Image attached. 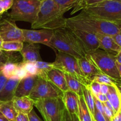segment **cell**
<instances>
[{
  "label": "cell",
  "mask_w": 121,
  "mask_h": 121,
  "mask_svg": "<svg viewBox=\"0 0 121 121\" xmlns=\"http://www.w3.org/2000/svg\"><path fill=\"white\" fill-rule=\"evenodd\" d=\"M0 36L3 41H20L24 42L22 29L17 26L15 21L9 17L8 14L5 22L0 27Z\"/></svg>",
  "instance_id": "8fae6325"
},
{
  "label": "cell",
  "mask_w": 121,
  "mask_h": 121,
  "mask_svg": "<svg viewBox=\"0 0 121 121\" xmlns=\"http://www.w3.org/2000/svg\"><path fill=\"white\" fill-rule=\"evenodd\" d=\"M28 76V74L27 72V71H26V69L24 67L23 63H18L17 68L16 70H15L14 77H16V78H17L20 80H21V79L26 78Z\"/></svg>",
  "instance_id": "1f68e13d"
},
{
  "label": "cell",
  "mask_w": 121,
  "mask_h": 121,
  "mask_svg": "<svg viewBox=\"0 0 121 121\" xmlns=\"http://www.w3.org/2000/svg\"><path fill=\"white\" fill-rule=\"evenodd\" d=\"M101 73L115 80L118 85L121 84V78L117 66L115 56L98 49L87 53Z\"/></svg>",
  "instance_id": "5b68a950"
},
{
  "label": "cell",
  "mask_w": 121,
  "mask_h": 121,
  "mask_svg": "<svg viewBox=\"0 0 121 121\" xmlns=\"http://www.w3.org/2000/svg\"><path fill=\"white\" fill-rule=\"evenodd\" d=\"M29 121H43L39 118V116L37 115L34 109L32 110L28 114Z\"/></svg>",
  "instance_id": "f35d334b"
},
{
  "label": "cell",
  "mask_w": 121,
  "mask_h": 121,
  "mask_svg": "<svg viewBox=\"0 0 121 121\" xmlns=\"http://www.w3.org/2000/svg\"><path fill=\"white\" fill-rule=\"evenodd\" d=\"M0 112L9 121H15L18 113L15 110L12 101L0 102Z\"/></svg>",
  "instance_id": "603a6c76"
},
{
  "label": "cell",
  "mask_w": 121,
  "mask_h": 121,
  "mask_svg": "<svg viewBox=\"0 0 121 121\" xmlns=\"http://www.w3.org/2000/svg\"><path fill=\"white\" fill-rule=\"evenodd\" d=\"M41 2V0H14L8 15L15 22L26 21L32 24L36 20Z\"/></svg>",
  "instance_id": "8992f818"
},
{
  "label": "cell",
  "mask_w": 121,
  "mask_h": 121,
  "mask_svg": "<svg viewBox=\"0 0 121 121\" xmlns=\"http://www.w3.org/2000/svg\"><path fill=\"white\" fill-rule=\"evenodd\" d=\"M78 61L82 73L91 82L92 81V79L96 74L101 73L87 54L86 56L78 59Z\"/></svg>",
  "instance_id": "9a60e30c"
},
{
  "label": "cell",
  "mask_w": 121,
  "mask_h": 121,
  "mask_svg": "<svg viewBox=\"0 0 121 121\" xmlns=\"http://www.w3.org/2000/svg\"><path fill=\"white\" fill-rule=\"evenodd\" d=\"M93 121H106L102 113L96 108H95L94 113L93 115Z\"/></svg>",
  "instance_id": "8d00e7d4"
},
{
  "label": "cell",
  "mask_w": 121,
  "mask_h": 121,
  "mask_svg": "<svg viewBox=\"0 0 121 121\" xmlns=\"http://www.w3.org/2000/svg\"><path fill=\"white\" fill-rule=\"evenodd\" d=\"M24 46V42L20 41H4L2 44V51L6 52H19L22 50Z\"/></svg>",
  "instance_id": "4316f807"
},
{
  "label": "cell",
  "mask_w": 121,
  "mask_h": 121,
  "mask_svg": "<svg viewBox=\"0 0 121 121\" xmlns=\"http://www.w3.org/2000/svg\"><path fill=\"white\" fill-rule=\"evenodd\" d=\"M93 99H94L95 108L103 114V112H104V109H103V103L99 101L94 95H93Z\"/></svg>",
  "instance_id": "ab89813d"
},
{
  "label": "cell",
  "mask_w": 121,
  "mask_h": 121,
  "mask_svg": "<svg viewBox=\"0 0 121 121\" xmlns=\"http://www.w3.org/2000/svg\"><path fill=\"white\" fill-rule=\"evenodd\" d=\"M4 65H5L4 63L0 62V74H1V73H2V70H3V68H4Z\"/></svg>",
  "instance_id": "db71d44e"
},
{
  "label": "cell",
  "mask_w": 121,
  "mask_h": 121,
  "mask_svg": "<svg viewBox=\"0 0 121 121\" xmlns=\"http://www.w3.org/2000/svg\"><path fill=\"white\" fill-rule=\"evenodd\" d=\"M12 102L18 113L20 112L28 115L33 109V106H34V100L28 96L22 98L14 97Z\"/></svg>",
  "instance_id": "ffe728a7"
},
{
  "label": "cell",
  "mask_w": 121,
  "mask_h": 121,
  "mask_svg": "<svg viewBox=\"0 0 121 121\" xmlns=\"http://www.w3.org/2000/svg\"><path fill=\"white\" fill-rule=\"evenodd\" d=\"M0 121H9L8 120V119H7V118H6V117H5V116L1 112H0Z\"/></svg>",
  "instance_id": "f907efd6"
},
{
  "label": "cell",
  "mask_w": 121,
  "mask_h": 121,
  "mask_svg": "<svg viewBox=\"0 0 121 121\" xmlns=\"http://www.w3.org/2000/svg\"><path fill=\"white\" fill-rule=\"evenodd\" d=\"M78 117L79 121H93L91 112L85 103L83 96H79Z\"/></svg>",
  "instance_id": "7402d4cb"
},
{
  "label": "cell",
  "mask_w": 121,
  "mask_h": 121,
  "mask_svg": "<svg viewBox=\"0 0 121 121\" xmlns=\"http://www.w3.org/2000/svg\"><path fill=\"white\" fill-rule=\"evenodd\" d=\"M119 87H121V85H119Z\"/></svg>",
  "instance_id": "91938a15"
},
{
  "label": "cell",
  "mask_w": 121,
  "mask_h": 121,
  "mask_svg": "<svg viewBox=\"0 0 121 121\" xmlns=\"http://www.w3.org/2000/svg\"><path fill=\"white\" fill-rule=\"evenodd\" d=\"M51 44L53 50L69 54L78 60L87 54L82 44L67 27L53 30Z\"/></svg>",
  "instance_id": "3957f363"
},
{
  "label": "cell",
  "mask_w": 121,
  "mask_h": 121,
  "mask_svg": "<svg viewBox=\"0 0 121 121\" xmlns=\"http://www.w3.org/2000/svg\"><path fill=\"white\" fill-rule=\"evenodd\" d=\"M63 92L47 79L38 77L30 98L33 100L50 98H62Z\"/></svg>",
  "instance_id": "9c48e42d"
},
{
  "label": "cell",
  "mask_w": 121,
  "mask_h": 121,
  "mask_svg": "<svg viewBox=\"0 0 121 121\" xmlns=\"http://www.w3.org/2000/svg\"><path fill=\"white\" fill-rule=\"evenodd\" d=\"M117 68H118V72H119V75H120V77L121 78V65L118 63L117 62Z\"/></svg>",
  "instance_id": "f5cc1de1"
},
{
  "label": "cell",
  "mask_w": 121,
  "mask_h": 121,
  "mask_svg": "<svg viewBox=\"0 0 121 121\" xmlns=\"http://www.w3.org/2000/svg\"><path fill=\"white\" fill-rule=\"evenodd\" d=\"M24 42L27 43L42 44L53 49L51 40L53 35V30L47 29H22Z\"/></svg>",
  "instance_id": "30bf717a"
},
{
  "label": "cell",
  "mask_w": 121,
  "mask_h": 121,
  "mask_svg": "<svg viewBox=\"0 0 121 121\" xmlns=\"http://www.w3.org/2000/svg\"><path fill=\"white\" fill-rule=\"evenodd\" d=\"M104 104L105 105V106H106V107L108 108H109L110 110H111V111H112V112H114L115 114V112L114 109H113V106H112V105H111V104L108 101V100H107V101H106V102H104Z\"/></svg>",
  "instance_id": "7dc6e473"
},
{
  "label": "cell",
  "mask_w": 121,
  "mask_h": 121,
  "mask_svg": "<svg viewBox=\"0 0 121 121\" xmlns=\"http://www.w3.org/2000/svg\"><path fill=\"white\" fill-rule=\"evenodd\" d=\"M40 47L39 45L33 43H27L24 45L23 48L20 51L22 57V63H35L42 61L40 57Z\"/></svg>",
  "instance_id": "5bb4252c"
},
{
  "label": "cell",
  "mask_w": 121,
  "mask_h": 121,
  "mask_svg": "<svg viewBox=\"0 0 121 121\" xmlns=\"http://www.w3.org/2000/svg\"><path fill=\"white\" fill-rule=\"evenodd\" d=\"M112 39H113L115 42L121 48V30L116 35L112 36Z\"/></svg>",
  "instance_id": "b9f144b4"
},
{
  "label": "cell",
  "mask_w": 121,
  "mask_h": 121,
  "mask_svg": "<svg viewBox=\"0 0 121 121\" xmlns=\"http://www.w3.org/2000/svg\"><path fill=\"white\" fill-rule=\"evenodd\" d=\"M100 85L101 84L99 83L96 82H91V84L89 86V89L95 96H96L98 95L100 93Z\"/></svg>",
  "instance_id": "e575fe53"
},
{
  "label": "cell",
  "mask_w": 121,
  "mask_h": 121,
  "mask_svg": "<svg viewBox=\"0 0 121 121\" xmlns=\"http://www.w3.org/2000/svg\"><path fill=\"white\" fill-rule=\"evenodd\" d=\"M7 80H8V79L6 78L3 75L2 73H1V74H0V92H1V91L2 90L4 85H5Z\"/></svg>",
  "instance_id": "7bdbcfd3"
},
{
  "label": "cell",
  "mask_w": 121,
  "mask_h": 121,
  "mask_svg": "<svg viewBox=\"0 0 121 121\" xmlns=\"http://www.w3.org/2000/svg\"><path fill=\"white\" fill-rule=\"evenodd\" d=\"M63 121H79V119L76 115L69 113L65 109L63 117Z\"/></svg>",
  "instance_id": "d590c367"
},
{
  "label": "cell",
  "mask_w": 121,
  "mask_h": 121,
  "mask_svg": "<svg viewBox=\"0 0 121 121\" xmlns=\"http://www.w3.org/2000/svg\"><path fill=\"white\" fill-rule=\"evenodd\" d=\"M70 29L82 44L87 53L91 51L99 49V40L95 34L76 28Z\"/></svg>",
  "instance_id": "7c38bea8"
},
{
  "label": "cell",
  "mask_w": 121,
  "mask_h": 121,
  "mask_svg": "<svg viewBox=\"0 0 121 121\" xmlns=\"http://www.w3.org/2000/svg\"><path fill=\"white\" fill-rule=\"evenodd\" d=\"M65 108L69 113L78 115V99L79 96L72 91H68L63 92L62 97Z\"/></svg>",
  "instance_id": "d6986e66"
},
{
  "label": "cell",
  "mask_w": 121,
  "mask_h": 121,
  "mask_svg": "<svg viewBox=\"0 0 121 121\" xmlns=\"http://www.w3.org/2000/svg\"><path fill=\"white\" fill-rule=\"evenodd\" d=\"M4 13H5V11H4V9L3 5H2V2H1V1L0 0V15H3V14Z\"/></svg>",
  "instance_id": "681fc988"
},
{
  "label": "cell",
  "mask_w": 121,
  "mask_h": 121,
  "mask_svg": "<svg viewBox=\"0 0 121 121\" xmlns=\"http://www.w3.org/2000/svg\"><path fill=\"white\" fill-rule=\"evenodd\" d=\"M111 121H121V108L114 115Z\"/></svg>",
  "instance_id": "ee69618b"
},
{
  "label": "cell",
  "mask_w": 121,
  "mask_h": 121,
  "mask_svg": "<svg viewBox=\"0 0 121 121\" xmlns=\"http://www.w3.org/2000/svg\"><path fill=\"white\" fill-rule=\"evenodd\" d=\"M66 27L82 30L93 34L113 36L121 30V24L92 16L82 11L79 14L66 18Z\"/></svg>",
  "instance_id": "6da1fadb"
},
{
  "label": "cell",
  "mask_w": 121,
  "mask_h": 121,
  "mask_svg": "<svg viewBox=\"0 0 121 121\" xmlns=\"http://www.w3.org/2000/svg\"><path fill=\"white\" fill-rule=\"evenodd\" d=\"M17 57L14 56L10 52H6L4 51L0 52V62L6 63L8 61H14L16 60Z\"/></svg>",
  "instance_id": "d6a6232c"
},
{
  "label": "cell",
  "mask_w": 121,
  "mask_h": 121,
  "mask_svg": "<svg viewBox=\"0 0 121 121\" xmlns=\"http://www.w3.org/2000/svg\"><path fill=\"white\" fill-rule=\"evenodd\" d=\"M99 43V48L104 51L116 56L121 50V48L115 42L112 36L102 34H96Z\"/></svg>",
  "instance_id": "e0dca14e"
},
{
  "label": "cell",
  "mask_w": 121,
  "mask_h": 121,
  "mask_svg": "<svg viewBox=\"0 0 121 121\" xmlns=\"http://www.w3.org/2000/svg\"><path fill=\"white\" fill-rule=\"evenodd\" d=\"M109 91V86L106 85H100V93L104 95H107Z\"/></svg>",
  "instance_id": "bcb514c9"
},
{
  "label": "cell",
  "mask_w": 121,
  "mask_h": 121,
  "mask_svg": "<svg viewBox=\"0 0 121 121\" xmlns=\"http://www.w3.org/2000/svg\"><path fill=\"white\" fill-rule=\"evenodd\" d=\"M59 7L60 10L65 14L70 9L74 8L80 0H53Z\"/></svg>",
  "instance_id": "83f0119b"
},
{
  "label": "cell",
  "mask_w": 121,
  "mask_h": 121,
  "mask_svg": "<svg viewBox=\"0 0 121 121\" xmlns=\"http://www.w3.org/2000/svg\"><path fill=\"white\" fill-rule=\"evenodd\" d=\"M118 89H119V95H120V100H121V87H119V85H118Z\"/></svg>",
  "instance_id": "9f6ffc18"
},
{
  "label": "cell",
  "mask_w": 121,
  "mask_h": 121,
  "mask_svg": "<svg viewBox=\"0 0 121 121\" xmlns=\"http://www.w3.org/2000/svg\"><path fill=\"white\" fill-rule=\"evenodd\" d=\"M92 81L96 82L101 85H106L108 86H113L115 85H118L115 80L103 73H99L96 74L92 79Z\"/></svg>",
  "instance_id": "f546056e"
},
{
  "label": "cell",
  "mask_w": 121,
  "mask_h": 121,
  "mask_svg": "<svg viewBox=\"0 0 121 121\" xmlns=\"http://www.w3.org/2000/svg\"><path fill=\"white\" fill-rule=\"evenodd\" d=\"M46 79L57 87L63 92L69 90L64 72L57 69L54 67L52 69L47 73Z\"/></svg>",
  "instance_id": "ac0fdd59"
},
{
  "label": "cell",
  "mask_w": 121,
  "mask_h": 121,
  "mask_svg": "<svg viewBox=\"0 0 121 121\" xmlns=\"http://www.w3.org/2000/svg\"><path fill=\"white\" fill-rule=\"evenodd\" d=\"M1 1L2 2V5H3L5 12L7 11L8 9L11 8L13 4V2H14V0H1Z\"/></svg>",
  "instance_id": "74e56055"
},
{
  "label": "cell",
  "mask_w": 121,
  "mask_h": 121,
  "mask_svg": "<svg viewBox=\"0 0 121 121\" xmlns=\"http://www.w3.org/2000/svg\"><path fill=\"white\" fill-rule=\"evenodd\" d=\"M7 17H8V14L7 15V16H3V18H2V19L1 20V21H0V27L2 26V25L3 24L4 22H5V20H6V18H7Z\"/></svg>",
  "instance_id": "816d5d0a"
},
{
  "label": "cell",
  "mask_w": 121,
  "mask_h": 121,
  "mask_svg": "<svg viewBox=\"0 0 121 121\" xmlns=\"http://www.w3.org/2000/svg\"><path fill=\"white\" fill-rule=\"evenodd\" d=\"M23 65L28 75L38 76L37 69L34 63H23Z\"/></svg>",
  "instance_id": "836d02e7"
},
{
  "label": "cell",
  "mask_w": 121,
  "mask_h": 121,
  "mask_svg": "<svg viewBox=\"0 0 121 121\" xmlns=\"http://www.w3.org/2000/svg\"><path fill=\"white\" fill-rule=\"evenodd\" d=\"M3 16H4L3 15H0V21H1V20H2V18H3Z\"/></svg>",
  "instance_id": "6f0895ef"
},
{
  "label": "cell",
  "mask_w": 121,
  "mask_h": 121,
  "mask_svg": "<svg viewBox=\"0 0 121 121\" xmlns=\"http://www.w3.org/2000/svg\"><path fill=\"white\" fill-rule=\"evenodd\" d=\"M106 0H80L76 6L73 9V11L71 13V14H73L74 13L79 11V10H82L83 8L87 6L92 5L96 4L99 2H103Z\"/></svg>",
  "instance_id": "4dcf8cb0"
},
{
  "label": "cell",
  "mask_w": 121,
  "mask_h": 121,
  "mask_svg": "<svg viewBox=\"0 0 121 121\" xmlns=\"http://www.w3.org/2000/svg\"><path fill=\"white\" fill-rule=\"evenodd\" d=\"M64 13L53 0H42L37 17L31 24L33 29L55 30L66 27Z\"/></svg>",
  "instance_id": "7a4b0ae2"
},
{
  "label": "cell",
  "mask_w": 121,
  "mask_h": 121,
  "mask_svg": "<svg viewBox=\"0 0 121 121\" xmlns=\"http://www.w3.org/2000/svg\"><path fill=\"white\" fill-rule=\"evenodd\" d=\"M20 79L16 77H12L7 80L5 85L0 92V102H7L13 100Z\"/></svg>",
  "instance_id": "2e32d148"
},
{
  "label": "cell",
  "mask_w": 121,
  "mask_h": 121,
  "mask_svg": "<svg viewBox=\"0 0 121 121\" xmlns=\"http://www.w3.org/2000/svg\"><path fill=\"white\" fill-rule=\"evenodd\" d=\"M106 96L108 100L113 106L116 113L121 108L120 95L118 85H115L113 86H109V91L106 95Z\"/></svg>",
  "instance_id": "44dd1931"
},
{
  "label": "cell",
  "mask_w": 121,
  "mask_h": 121,
  "mask_svg": "<svg viewBox=\"0 0 121 121\" xmlns=\"http://www.w3.org/2000/svg\"><path fill=\"white\" fill-rule=\"evenodd\" d=\"M64 74L66 78L68 89L76 93L79 96H83L82 84L70 74L66 73H64Z\"/></svg>",
  "instance_id": "cb8c5ba5"
},
{
  "label": "cell",
  "mask_w": 121,
  "mask_h": 121,
  "mask_svg": "<svg viewBox=\"0 0 121 121\" xmlns=\"http://www.w3.org/2000/svg\"><path fill=\"white\" fill-rule=\"evenodd\" d=\"M82 11L98 18L121 24V3L115 0H106L87 6Z\"/></svg>",
  "instance_id": "277c9868"
},
{
  "label": "cell",
  "mask_w": 121,
  "mask_h": 121,
  "mask_svg": "<svg viewBox=\"0 0 121 121\" xmlns=\"http://www.w3.org/2000/svg\"><path fill=\"white\" fill-rule=\"evenodd\" d=\"M53 65V67L62 71L64 73L70 74L83 86L89 88L91 82L85 76L79 67L78 59L74 57L59 52L56 54V58Z\"/></svg>",
  "instance_id": "52a82bcc"
},
{
  "label": "cell",
  "mask_w": 121,
  "mask_h": 121,
  "mask_svg": "<svg viewBox=\"0 0 121 121\" xmlns=\"http://www.w3.org/2000/svg\"><path fill=\"white\" fill-rule=\"evenodd\" d=\"M18 66V63L14 61H8L5 63L2 73L7 79L14 77L15 70Z\"/></svg>",
  "instance_id": "f1b7e54d"
},
{
  "label": "cell",
  "mask_w": 121,
  "mask_h": 121,
  "mask_svg": "<svg viewBox=\"0 0 121 121\" xmlns=\"http://www.w3.org/2000/svg\"><path fill=\"white\" fill-rule=\"evenodd\" d=\"M3 40H2V38L1 37V36H0V52H1V51H2V49H1V48H2V43H3Z\"/></svg>",
  "instance_id": "11a10c76"
},
{
  "label": "cell",
  "mask_w": 121,
  "mask_h": 121,
  "mask_svg": "<svg viewBox=\"0 0 121 121\" xmlns=\"http://www.w3.org/2000/svg\"><path fill=\"white\" fill-rule=\"evenodd\" d=\"M82 91L83 97L84 98V100H85L86 105L88 107L89 110L90 112L91 113V115L92 117V118H93L95 108L93 95L92 93V92H91V91H90L88 87H86V86H83V85L82 86Z\"/></svg>",
  "instance_id": "d4e9b609"
},
{
  "label": "cell",
  "mask_w": 121,
  "mask_h": 121,
  "mask_svg": "<svg viewBox=\"0 0 121 121\" xmlns=\"http://www.w3.org/2000/svg\"><path fill=\"white\" fill-rule=\"evenodd\" d=\"M15 121H29L28 115L19 112L15 118Z\"/></svg>",
  "instance_id": "60d3db41"
},
{
  "label": "cell",
  "mask_w": 121,
  "mask_h": 121,
  "mask_svg": "<svg viewBox=\"0 0 121 121\" xmlns=\"http://www.w3.org/2000/svg\"><path fill=\"white\" fill-rule=\"evenodd\" d=\"M95 97L99 100V101H100L102 103L105 102L108 100V98H107V96H106V95H104V94H102V93H100V94L98 95Z\"/></svg>",
  "instance_id": "f6af8a7d"
},
{
  "label": "cell",
  "mask_w": 121,
  "mask_h": 121,
  "mask_svg": "<svg viewBox=\"0 0 121 121\" xmlns=\"http://www.w3.org/2000/svg\"></svg>",
  "instance_id": "94428289"
},
{
  "label": "cell",
  "mask_w": 121,
  "mask_h": 121,
  "mask_svg": "<svg viewBox=\"0 0 121 121\" xmlns=\"http://www.w3.org/2000/svg\"><path fill=\"white\" fill-rule=\"evenodd\" d=\"M115 57L117 62L118 63L121 65V50L115 56Z\"/></svg>",
  "instance_id": "c3c4849f"
},
{
  "label": "cell",
  "mask_w": 121,
  "mask_h": 121,
  "mask_svg": "<svg viewBox=\"0 0 121 121\" xmlns=\"http://www.w3.org/2000/svg\"><path fill=\"white\" fill-rule=\"evenodd\" d=\"M115 1H118V2H120V3H121V0H115Z\"/></svg>",
  "instance_id": "680465c9"
},
{
  "label": "cell",
  "mask_w": 121,
  "mask_h": 121,
  "mask_svg": "<svg viewBox=\"0 0 121 121\" xmlns=\"http://www.w3.org/2000/svg\"><path fill=\"white\" fill-rule=\"evenodd\" d=\"M34 106L44 121H63L65 106L62 98H50L34 101Z\"/></svg>",
  "instance_id": "ba28073f"
},
{
  "label": "cell",
  "mask_w": 121,
  "mask_h": 121,
  "mask_svg": "<svg viewBox=\"0 0 121 121\" xmlns=\"http://www.w3.org/2000/svg\"><path fill=\"white\" fill-rule=\"evenodd\" d=\"M41 1H42V0H41Z\"/></svg>",
  "instance_id": "6125c7cd"
},
{
  "label": "cell",
  "mask_w": 121,
  "mask_h": 121,
  "mask_svg": "<svg viewBox=\"0 0 121 121\" xmlns=\"http://www.w3.org/2000/svg\"><path fill=\"white\" fill-rule=\"evenodd\" d=\"M38 71V77L46 79L47 73L53 68V63H47L43 61H39L34 63Z\"/></svg>",
  "instance_id": "484cf974"
},
{
  "label": "cell",
  "mask_w": 121,
  "mask_h": 121,
  "mask_svg": "<svg viewBox=\"0 0 121 121\" xmlns=\"http://www.w3.org/2000/svg\"><path fill=\"white\" fill-rule=\"evenodd\" d=\"M37 78L38 76H37L28 75L26 78L20 80L16 88L15 97L22 98L29 96L34 88Z\"/></svg>",
  "instance_id": "4fadbf2b"
}]
</instances>
